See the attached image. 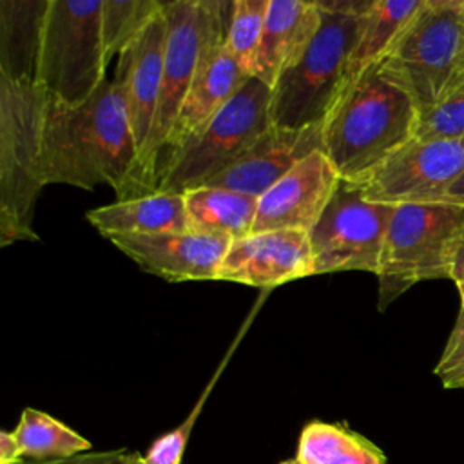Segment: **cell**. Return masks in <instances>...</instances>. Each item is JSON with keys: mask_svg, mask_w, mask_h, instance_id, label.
Here are the masks:
<instances>
[{"mask_svg": "<svg viewBox=\"0 0 464 464\" xmlns=\"http://www.w3.org/2000/svg\"><path fill=\"white\" fill-rule=\"evenodd\" d=\"M42 147L47 185L82 190L109 185L118 199L147 194L123 96L114 80H105L80 105L47 96Z\"/></svg>", "mask_w": 464, "mask_h": 464, "instance_id": "cell-1", "label": "cell"}, {"mask_svg": "<svg viewBox=\"0 0 464 464\" xmlns=\"http://www.w3.org/2000/svg\"><path fill=\"white\" fill-rule=\"evenodd\" d=\"M419 109L379 65L364 71L323 125V150L343 181L357 183L415 138Z\"/></svg>", "mask_w": 464, "mask_h": 464, "instance_id": "cell-2", "label": "cell"}, {"mask_svg": "<svg viewBox=\"0 0 464 464\" xmlns=\"http://www.w3.org/2000/svg\"><path fill=\"white\" fill-rule=\"evenodd\" d=\"M317 4L323 20L315 36L272 85L274 127L303 129L324 123L346 87L348 62L372 0Z\"/></svg>", "mask_w": 464, "mask_h": 464, "instance_id": "cell-3", "label": "cell"}, {"mask_svg": "<svg viewBox=\"0 0 464 464\" xmlns=\"http://www.w3.org/2000/svg\"><path fill=\"white\" fill-rule=\"evenodd\" d=\"M47 94L33 82L0 78V246L36 241L34 207L44 176Z\"/></svg>", "mask_w": 464, "mask_h": 464, "instance_id": "cell-4", "label": "cell"}, {"mask_svg": "<svg viewBox=\"0 0 464 464\" xmlns=\"http://www.w3.org/2000/svg\"><path fill=\"white\" fill-rule=\"evenodd\" d=\"M232 5L234 2L218 0H174L163 4L167 40L161 94L141 165L147 192H154L158 187L160 156L185 96L210 54L225 44Z\"/></svg>", "mask_w": 464, "mask_h": 464, "instance_id": "cell-5", "label": "cell"}, {"mask_svg": "<svg viewBox=\"0 0 464 464\" xmlns=\"http://www.w3.org/2000/svg\"><path fill=\"white\" fill-rule=\"evenodd\" d=\"M377 65L419 112L440 102L464 82V0H424Z\"/></svg>", "mask_w": 464, "mask_h": 464, "instance_id": "cell-6", "label": "cell"}, {"mask_svg": "<svg viewBox=\"0 0 464 464\" xmlns=\"http://www.w3.org/2000/svg\"><path fill=\"white\" fill-rule=\"evenodd\" d=\"M107 63L102 0H49L34 83L49 98L80 105L103 85Z\"/></svg>", "mask_w": 464, "mask_h": 464, "instance_id": "cell-7", "label": "cell"}, {"mask_svg": "<svg viewBox=\"0 0 464 464\" xmlns=\"http://www.w3.org/2000/svg\"><path fill=\"white\" fill-rule=\"evenodd\" d=\"M464 227V207L446 203L397 205L388 223L379 265V308L410 286L451 279V263Z\"/></svg>", "mask_w": 464, "mask_h": 464, "instance_id": "cell-8", "label": "cell"}, {"mask_svg": "<svg viewBox=\"0 0 464 464\" xmlns=\"http://www.w3.org/2000/svg\"><path fill=\"white\" fill-rule=\"evenodd\" d=\"M270 102L272 87L250 76L205 129L163 163L156 190L183 194L232 165L274 127Z\"/></svg>", "mask_w": 464, "mask_h": 464, "instance_id": "cell-9", "label": "cell"}, {"mask_svg": "<svg viewBox=\"0 0 464 464\" xmlns=\"http://www.w3.org/2000/svg\"><path fill=\"white\" fill-rule=\"evenodd\" d=\"M393 207L368 201L355 183L341 181L308 232L314 276L362 270L377 276Z\"/></svg>", "mask_w": 464, "mask_h": 464, "instance_id": "cell-10", "label": "cell"}, {"mask_svg": "<svg viewBox=\"0 0 464 464\" xmlns=\"http://www.w3.org/2000/svg\"><path fill=\"white\" fill-rule=\"evenodd\" d=\"M464 172V138L411 140L355 185L368 201L382 205L440 203Z\"/></svg>", "mask_w": 464, "mask_h": 464, "instance_id": "cell-11", "label": "cell"}, {"mask_svg": "<svg viewBox=\"0 0 464 464\" xmlns=\"http://www.w3.org/2000/svg\"><path fill=\"white\" fill-rule=\"evenodd\" d=\"M341 181L324 150L312 152L257 198V212L250 234L266 230L310 232Z\"/></svg>", "mask_w": 464, "mask_h": 464, "instance_id": "cell-12", "label": "cell"}, {"mask_svg": "<svg viewBox=\"0 0 464 464\" xmlns=\"http://www.w3.org/2000/svg\"><path fill=\"white\" fill-rule=\"evenodd\" d=\"M165 40L167 20L165 11L161 9V13L118 56L114 82L121 91L127 120L136 141L140 158V178L161 94Z\"/></svg>", "mask_w": 464, "mask_h": 464, "instance_id": "cell-13", "label": "cell"}, {"mask_svg": "<svg viewBox=\"0 0 464 464\" xmlns=\"http://www.w3.org/2000/svg\"><path fill=\"white\" fill-rule=\"evenodd\" d=\"M308 276H314L308 232L266 230L234 239L216 279L270 288Z\"/></svg>", "mask_w": 464, "mask_h": 464, "instance_id": "cell-14", "label": "cell"}, {"mask_svg": "<svg viewBox=\"0 0 464 464\" xmlns=\"http://www.w3.org/2000/svg\"><path fill=\"white\" fill-rule=\"evenodd\" d=\"M111 243L141 270L167 281H207L218 277V268L232 239L187 230L118 236Z\"/></svg>", "mask_w": 464, "mask_h": 464, "instance_id": "cell-15", "label": "cell"}, {"mask_svg": "<svg viewBox=\"0 0 464 464\" xmlns=\"http://www.w3.org/2000/svg\"><path fill=\"white\" fill-rule=\"evenodd\" d=\"M323 125L268 129L241 158L205 185L230 188L254 198L263 196L299 161L315 150H323Z\"/></svg>", "mask_w": 464, "mask_h": 464, "instance_id": "cell-16", "label": "cell"}, {"mask_svg": "<svg viewBox=\"0 0 464 464\" xmlns=\"http://www.w3.org/2000/svg\"><path fill=\"white\" fill-rule=\"evenodd\" d=\"M248 78L250 76L225 49V44L210 54L179 107L172 132L160 156L158 174L163 163L201 132Z\"/></svg>", "mask_w": 464, "mask_h": 464, "instance_id": "cell-17", "label": "cell"}, {"mask_svg": "<svg viewBox=\"0 0 464 464\" xmlns=\"http://www.w3.org/2000/svg\"><path fill=\"white\" fill-rule=\"evenodd\" d=\"M321 20L317 0H270L252 76L272 87L308 47Z\"/></svg>", "mask_w": 464, "mask_h": 464, "instance_id": "cell-18", "label": "cell"}, {"mask_svg": "<svg viewBox=\"0 0 464 464\" xmlns=\"http://www.w3.org/2000/svg\"><path fill=\"white\" fill-rule=\"evenodd\" d=\"M87 221L105 237L187 232L185 199L179 192L154 190L118 199L85 214Z\"/></svg>", "mask_w": 464, "mask_h": 464, "instance_id": "cell-19", "label": "cell"}, {"mask_svg": "<svg viewBox=\"0 0 464 464\" xmlns=\"http://www.w3.org/2000/svg\"><path fill=\"white\" fill-rule=\"evenodd\" d=\"M47 5L49 0L0 2V78L34 83Z\"/></svg>", "mask_w": 464, "mask_h": 464, "instance_id": "cell-20", "label": "cell"}, {"mask_svg": "<svg viewBox=\"0 0 464 464\" xmlns=\"http://www.w3.org/2000/svg\"><path fill=\"white\" fill-rule=\"evenodd\" d=\"M190 232L241 239L252 232L257 198L223 187L201 185L183 192Z\"/></svg>", "mask_w": 464, "mask_h": 464, "instance_id": "cell-21", "label": "cell"}, {"mask_svg": "<svg viewBox=\"0 0 464 464\" xmlns=\"http://www.w3.org/2000/svg\"><path fill=\"white\" fill-rule=\"evenodd\" d=\"M422 4L424 0H372L362 18L357 45L348 62L344 91L364 71L382 62Z\"/></svg>", "mask_w": 464, "mask_h": 464, "instance_id": "cell-22", "label": "cell"}, {"mask_svg": "<svg viewBox=\"0 0 464 464\" xmlns=\"http://www.w3.org/2000/svg\"><path fill=\"white\" fill-rule=\"evenodd\" d=\"M297 464H388L384 451L346 424L312 420L303 426Z\"/></svg>", "mask_w": 464, "mask_h": 464, "instance_id": "cell-23", "label": "cell"}, {"mask_svg": "<svg viewBox=\"0 0 464 464\" xmlns=\"http://www.w3.org/2000/svg\"><path fill=\"white\" fill-rule=\"evenodd\" d=\"M25 460L63 459L91 451V442L49 413L25 408L11 430Z\"/></svg>", "mask_w": 464, "mask_h": 464, "instance_id": "cell-24", "label": "cell"}, {"mask_svg": "<svg viewBox=\"0 0 464 464\" xmlns=\"http://www.w3.org/2000/svg\"><path fill=\"white\" fill-rule=\"evenodd\" d=\"M160 0H102V34L107 60L120 53L161 13Z\"/></svg>", "mask_w": 464, "mask_h": 464, "instance_id": "cell-25", "label": "cell"}, {"mask_svg": "<svg viewBox=\"0 0 464 464\" xmlns=\"http://www.w3.org/2000/svg\"><path fill=\"white\" fill-rule=\"evenodd\" d=\"M268 4L270 0H234L232 5L225 49L248 76L254 72Z\"/></svg>", "mask_w": 464, "mask_h": 464, "instance_id": "cell-26", "label": "cell"}, {"mask_svg": "<svg viewBox=\"0 0 464 464\" xmlns=\"http://www.w3.org/2000/svg\"><path fill=\"white\" fill-rule=\"evenodd\" d=\"M464 138V82L435 105L419 112L415 140Z\"/></svg>", "mask_w": 464, "mask_h": 464, "instance_id": "cell-27", "label": "cell"}, {"mask_svg": "<svg viewBox=\"0 0 464 464\" xmlns=\"http://www.w3.org/2000/svg\"><path fill=\"white\" fill-rule=\"evenodd\" d=\"M216 381V379H214ZM212 382H208V386L205 388L203 395L198 399V402L194 404V408L190 410V413L185 417L183 422H179L176 428H172L170 431L160 435L147 450V453L143 455V464H181L187 444H188V437L192 433V428L203 410V404L212 390Z\"/></svg>", "mask_w": 464, "mask_h": 464, "instance_id": "cell-28", "label": "cell"}, {"mask_svg": "<svg viewBox=\"0 0 464 464\" xmlns=\"http://www.w3.org/2000/svg\"><path fill=\"white\" fill-rule=\"evenodd\" d=\"M433 373L444 388L464 390V308L459 310L455 326Z\"/></svg>", "mask_w": 464, "mask_h": 464, "instance_id": "cell-29", "label": "cell"}, {"mask_svg": "<svg viewBox=\"0 0 464 464\" xmlns=\"http://www.w3.org/2000/svg\"><path fill=\"white\" fill-rule=\"evenodd\" d=\"M129 455V450H109V451H87L63 459L49 460H24L22 464H121Z\"/></svg>", "mask_w": 464, "mask_h": 464, "instance_id": "cell-30", "label": "cell"}, {"mask_svg": "<svg viewBox=\"0 0 464 464\" xmlns=\"http://www.w3.org/2000/svg\"><path fill=\"white\" fill-rule=\"evenodd\" d=\"M24 460L13 431H0V464H22Z\"/></svg>", "mask_w": 464, "mask_h": 464, "instance_id": "cell-31", "label": "cell"}, {"mask_svg": "<svg viewBox=\"0 0 464 464\" xmlns=\"http://www.w3.org/2000/svg\"><path fill=\"white\" fill-rule=\"evenodd\" d=\"M451 279L453 281L464 279V227H462L457 245H455V254H453V263H451Z\"/></svg>", "mask_w": 464, "mask_h": 464, "instance_id": "cell-32", "label": "cell"}, {"mask_svg": "<svg viewBox=\"0 0 464 464\" xmlns=\"http://www.w3.org/2000/svg\"><path fill=\"white\" fill-rule=\"evenodd\" d=\"M440 203L464 207V172L459 176V179L448 188V192L442 196Z\"/></svg>", "mask_w": 464, "mask_h": 464, "instance_id": "cell-33", "label": "cell"}, {"mask_svg": "<svg viewBox=\"0 0 464 464\" xmlns=\"http://www.w3.org/2000/svg\"><path fill=\"white\" fill-rule=\"evenodd\" d=\"M121 464H143V455H140L138 451H129L127 459Z\"/></svg>", "mask_w": 464, "mask_h": 464, "instance_id": "cell-34", "label": "cell"}, {"mask_svg": "<svg viewBox=\"0 0 464 464\" xmlns=\"http://www.w3.org/2000/svg\"><path fill=\"white\" fill-rule=\"evenodd\" d=\"M455 286H457V290H459V294H460V301H462L460 308H464V279L455 281Z\"/></svg>", "mask_w": 464, "mask_h": 464, "instance_id": "cell-35", "label": "cell"}, {"mask_svg": "<svg viewBox=\"0 0 464 464\" xmlns=\"http://www.w3.org/2000/svg\"><path fill=\"white\" fill-rule=\"evenodd\" d=\"M279 464H297V462H295V459H285V460H281Z\"/></svg>", "mask_w": 464, "mask_h": 464, "instance_id": "cell-36", "label": "cell"}]
</instances>
